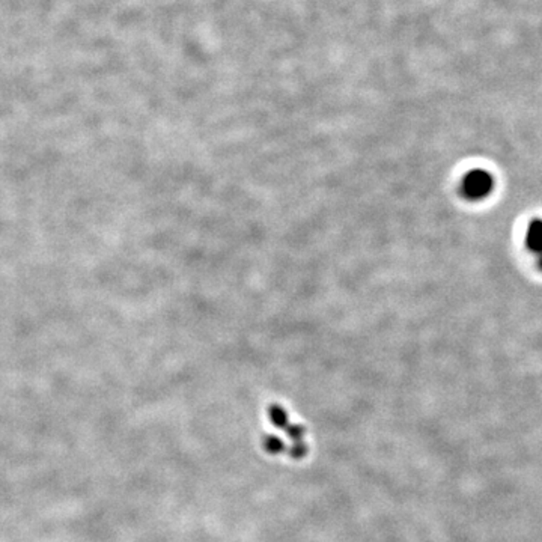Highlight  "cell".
<instances>
[{"label":"cell","instance_id":"obj_2","mask_svg":"<svg viewBox=\"0 0 542 542\" xmlns=\"http://www.w3.org/2000/svg\"><path fill=\"white\" fill-rule=\"evenodd\" d=\"M526 244L532 252L542 253V220H533L526 232Z\"/></svg>","mask_w":542,"mask_h":542},{"label":"cell","instance_id":"obj_1","mask_svg":"<svg viewBox=\"0 0 542 542\" xmlns=\"http://www.w3.org/2000/svg\"><path fill=\"white\" fill-rule=\"evenodd\" d=\"M494 180L484 169H473L466 173L461 182V191L470 200L485 199L493 191Z\"/></svg>","mask_w":542,"mask_h":542},{"label":"cell","instance_id":"obj_3","mask_svg":"<svg viewBox=\"0 0 542 542\" xmlns=\"http://www.w3.org/2000/svg\"><path fill=\"white\" fill-rule=\"evenodd\" d=\"M539 265H541V268H542V258H541V261H539Z\"/></svg>","mask_w":542,"mask_h":542}]
</instances>
